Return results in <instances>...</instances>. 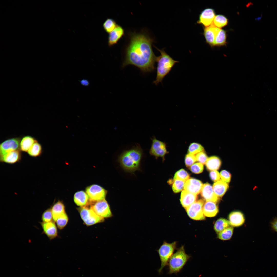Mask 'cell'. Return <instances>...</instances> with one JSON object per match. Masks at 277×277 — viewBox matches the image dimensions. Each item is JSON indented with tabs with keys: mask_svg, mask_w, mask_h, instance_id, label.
<instances>
[{
	"mask_svg": "<svg viewBox=\"0 0 277 277\" xmlns=\"http://www.w3.org/2000/svg\"><path fill=\"white\" fill-rule=\"evenodd\" d=\"M233 232V228L230 226L217 234L218 238L222 240H229L232 237Z\"/></svg>",
	"mask_w": 277,
	"mask_h": 277,
	"instance_id": "obj_32",
	"label": "cell"
},
{
	"mask_svg": "<svg viewBox=\"0 0 277 277\" xmlns=\"http://www.w3.org/2000/svg\"><path fill=\"white\" fill-rule=\"evenodd\" d=\"M78 211L81 217L87 226H91L104 221V218L98 215L87 206L80 207L78 209Z\"/></svg>",
	"mask_w": 277,
	"mask_h": 277,
	"instance_id": "obj_6",
	"label": "cell"
},
{
	"mask_svg": "<svg viewBox=\"0 0 277 277\" xmlns=\"http://www.w3.org/2000/svg\"><path fill=\"white\" fill-rule=\"evenodd\" d=\"M226 31L220 29L215 38L214 46H221L225 45L226 43Z\"/></svg>",
	"mask_w": 277,
	"mask_h": 277,
	"instance_id": "obj_29",
	"label": "cell"
},
{
	"mask_svg": "<svg viewBox=\"0 0 277 277\" xmlns=\"http://www.w3.org/2000/svg\"><path fill=\"white\" fill-rule=\"evenodd\" d=\"M86 192L91 202L105 199L107 193V191L106 190L97 184L92 185L87 187L86 189Z\"/></svg>",
	"mask_w": 277,
	"mask_h": 277,
	"instance_id": "obj_9",
	"label": "cell"
},
{
	"mask_svg": "<svg viewBox=\"0 0 277 277\" xmlns=\"http://www.w3.org/2000/svg\"><path fill=\"white\" fill-rule=\"evenodd\" d=\"M156 49L160 53V55L156 57L157 62V75L156 80L153 83L157 85L162 82L163 79L169 73L176 63L179 61L174 60L168 54L164 49Z\"/></svg>",
	"mask_w": 277,
	"mask_h": 277,
	"instance_id": "obj_3",
	"label": "cell"
},
{
	"mask_svg": "<svg viewBox=\"0 0 277 277\" xmlns=\"http://www.w3.org/2000/svg\"><path fill=\"white\" fill-rule=\"evenodd\" d=\"M262 13H261V15L260 17H257V18H256V20H260L261 19V18H262Z\"/></svg>",
	"mask_w": 277,
	"mask_h": 277,
	"instance_id": "obj_45",
	"label": "cell"
},
{
	"mask_svg": "<svg viewBox=\"0 0 277 277\" xmlns=\"http://www.w3.org/2000/svg\"><path fill=\"white\" fill-rule=\"evenodd\" d=\"M176 246V242L171 243L165 242L157 250L161 262L160 267L158 270L159 273L160 274L163 268L167 265L169 261L173 254Z\"/></svg>",
	"mask_w": 277,
	"mask_h": 277,
	"instance_id": "obj_5",
	"label": "cell"
},
{
	"mask_svg": "<svg viewBox=\"0 0 277 277\" xmlns=\"http://www.w3.org/2000/svg\"><path fill=\"white\" fill-rule=\"evenodd\" d=\"M51 209L53 220L55 222L59 217L66 213L64 205L60 201H58L54 203Z\"/></svg>",
	"mask_w": 277,
	"mask_h": 277,
	"instance_id": "obj_25",
	"label": "cell"
},
{
	"mask_svg": "<svg viewBox=\"0 0 277 277\" xmlns=\"http://www.w3.org/2000/svg\"><path fill=\"white\" fill-rule=\"evenodd\" d=\"M143 155V149L139 144H137L123 152L119 156L118 161L124 170L133 173L140 170Z\"/></svg>",
	"mask_w": 277,
	"mask_h": 277,
	"instance_id": "obj_2",
	"label": "cell"
},
{
	"mask_svg": "<svg viewBox=\"0 0 277 277\" xmlns=\"http://www.w3.org/2000/svg\"><path fill=\"white\" fill-rule=\"evenodd\" d=\"M153 40L144 33L131 34L130 43L126 51L123 67L134 65L143 72H150L155 69L156 57L152 45Z\"/></svg>",
	"mask_w": 277,
	"mask_h": 277,
	"instance_id": "obj_1",
	"label": "cell"
},
{
	"mask_svg": "<svg viewBox=\"0 0 277 277\" xmlns=\"http://www.w3.org/2000/svg\"><path fill=\"white\" fill-rule=\"evenodd\" d=\"M189 175L187 172L183 169H181L175 174L174 180L178 179L186 181L189 179Z\"/></svg>",
	"mask_w": 277,
	"mask_h": 277,
	"instance_id": "obj_36",
	"label": "cell"
},
{
	"mask_svg": "<svg viewBox=\"0 0 277 277\" xmlns=\"http://www.w3.org/2000/svg\"><path fill=\"white\" fill-rule=\"evenodd\" d=\"M220 29L212 24L208 27H204V35L207 43L211 46H214L215 38Z\"/></svg>",
	"mask_w": 277,
	"mask_h": 277,
	"instance_id": "obj_17",
	"label": "cell"
},
{
	"mask_svg": "<svg viewBox=\"0 0 277 277\" xmlns=\"http://www.w3.org/2000/svg\"><path fill=\"white\" fill-rule=\"evenodd\" d=\"M204 150L203 147L201 144L193 142L190 144L187 151L188 153L195 155Z\"/></svg>",
	"mask_w": 277,
	"mask_h": 277,
	"instance_id": "obj_31",
	"label": "cell"
},
{
	"mask_svg": "<svg viewBox=\"0 0 277 277\" xmlns=\"http://www.w3.org/2000/svg\"><path fill=\"white\" fill-rule=\"evenodd\" d=\"M117 25L115 20L111 18H108L104 22L103 27L104 30L107 33H109L116 28Z\"/></svg>",
	"mask_w": 277,
	"mask_h": 277,
	"instance_id": "obj_33",
	"label": "cell"
},
{
	"mask_svg": "<svg viewBox=\"0 0 277 277\" xmlns=\"http://www.w3.org/2000/svg\"><path fill=\"white\" fill-rule=\"evenodd\" d=\"M203 185L202 182L195 179H189L185 182L184 190L192 193L197 195L202 190Z\"/></svg>",
	"mask_w": 277,
	"mask_h": 277,
	"instance_id": "obj_13",
	"label": "cell"
},
{
	"mask_svg": "<svg viewBox=\"0 0 277 277\" xmlns=\"http://www.w3.org/2000/svg\"><path fill=\"white\" fill-rule=\"evenodd\" d=\"M204 203V200L200 199L188 207L186 210L189 217L195 220H204L205 217L203 210Z\"/></svg>",
	"mask_w": 277,
	"mask_h": 277,
	"instance_id": "obj_8",
	"label": "cell"
},
{
	"mask_svg": "<svg viewBox=\"0 0 277 277\" xmlns=\"http://www.w3.org/2000/svg\"><path fill=\"white\" fill-rule=\"evenodd\" d=\"M271 227L273 229L277 232V218L275 219L271 223Z\"/></svg>",
	"mask_w": 277,
	"mask_h": 277,
	"instance_id": "obj_43",
	"label": "cell"
},
{
	"mask_svg": "<svg viewBox=\"0 0 277 277\" xmlns=\"http://www.w3.org/2000/svg\"><path fill=\"white\" fill-rule=\"evenodd\" d=\"M191 171L193 173L198 174L202 172L204 169L203 164L200 163L194 164L190 167Z\"/></svg>",
	"mask_w": 277,
	"mask_h": 277,
	"instance_id": "obj_39",
	"label": "cell"
},
{
	"mask_svg": "<svg viewBox=\"0 0 277 277\" xmlns=\"http://www.w3.org/2000/svg\"><path fill=\"white\" fill-rule=\"evenodd\" d=\"M185 181L178 180H173L172 188L173 191L175 193L180 192L184 189Z\"/></svg>",
	"mask_w": 277,
	"mask_h": 277,
	"instance_id": "obj_34",
	"label": "cell"
},
{
	"mask_svg": "<svg viewBox=\"0 0 277 277\" xmlns=\"http://www.w3.org/2000/svg\"><path fill=\"white\" fill-rule=\"evenodd\" d=\"M90 208L102 218H109L112 216L109 204L105 199L95 202H90Z\"/></svg>",
	"mask_w": 277,
	"mask_h": 277,
	"instance_id": "obj_7",
	"label": "cell"
},
{
	"mask_svg": "<svg viewBox=\"0 0 277 277\" xmlns=\"http://www.w3.org/2000/svg\"><path fill=\"white\" fill-rule=\"evenodd\" d=\"M213 9L207 8L202 11L199 15L197 23L201 24L205 27L210 26L212 23L215 16Z\"/></svg>",
	"mask_w": 277,
	"mask_h": 277,
	"instance_id": "obj_12",
	"label": "cell"
},
{
	"mask_svg": "<svg viewBox=\"0 0 277 277\" xmlns=\"http://www.w3.org/2000/svg\"><path fill=\"white\" fill-rule=\"evenodd\" d=\"M152 143L150 150L149 153L151 155L156 158L161 157L164 158L166 154L168 153L166 144L155 137L152 139Z\"/></svg>",
	"mask_w": 277,
	"mask_h": 277,
	"instance_id": "obj_10",
	"label": "cell"
},
{
	"mask_svg": "<svg viewBox=\"0 0 277 277\" xmlns=\"http://www.w3.org/2000/svg\"><path fill=\"white\" fill-rule=\"evenodd\" d=\"M43 230V233L45 234L50 240L53 239L58 236L57 227L54 222H40Z\"/></svg>",
	"mask_w": 277,
	"mask_h": 277,
	"instance_id": "obj_15",
	"label": "cell"
},
{
	"mask_svg": "<svg viewBox=\"0 0 277 277\" xmlns=\"http://www.w3.org/2000/svg\"><path fill=\"white\" fill-rule=\"evenodd\" d=\"M228 187L227 183L220 180L214 183L213 186L214 193L219 197H221L223 196Z\"/></svg>",
	"mask_w": 277,
	"mask_h": 277,
	"instance_id": "obj_24",
	"label": "cell"
},
{
	"mask_svg": "<svg viewBox=\"0 0 277 277\" xmlns=\"http://www.w3.org/2000/svg\"><path fill=\"white\" fill-rule=\"evenodd\" d=\"M21 151L17 149L8 152L0 156V161L9 164H13L19 162L22 159Z\"/></svg>",
	"mask_w": 277,
	"mask_h": 277,
	"instance_id": "obj_14",
	"label": "cell"
},
{
	"mask_svg": "<svg viewBox=\"0 0 277 277\" xmlns=\"http://www.w3.org/2000/svg\"><path fill=\"white\" fill-rule=\"evenodd\" d=\"M81 84L85 86H88L89 84V82L87 80H82L81 81Z\"/></svg>",
	"mask_w": 277,
	"mask_h": 277,
	"instance_id": "obj_44",
	"label": "cell"
},
{
	"mask_svg": "<svg viewBox=\"0 0 277 277\" xmlns=\"http://www.w3.org/2000/svg\"><path fill=\"white\" fill-rule=\"evenodd\" d=\"M41 219L43 222L52 221L53 218L51 208H48L44 211L42 215Z\"/></svg>",
	"mask_w": 277,
	"mask_h": 277,
	"instance_id": "obj_37",
	"label": "cell"
},
{
	"mask_svg": "<svg viewBox=\"0 0 277 277\" xmlns=\"http://www.w3.org/2000/svg\"><path fill=\"white\" fill-rule=\"evenodd\" d=\"M27 152L31 157H36L39 156L43 152L42 146L37 141L32 145Z\"/></svg>",
	"mask_w": 277,
	"mask_h": 277,
	"instance_id": "obj_28",
	"label": "cell"
},
{
	"mask_svg": "<svg viewBox=\"0 0 277 277\" xmlns=\"http://www.w3.org/2000/svg\"><path fill=\"white\" fill-rule=\"evenodd\" d=\"M228 23L227 18L223 15L219 14L215 16L212 24L220 28L226 26Z\"/></svg>",
	"mask_w": 277,
	"mask_h": 277,
	"instance_id": "obj_30",
	"label": "cell"
},
{
	"mask_svg": "<svg viewBox=\"0 0 277 277\" xmlns=\"http://www.w3.org/2000/svg\"><path fill=\"white\" fill-rule=\"evenodd\" d=\"M209 176L211 180L214 182L220 180V174L216 170L211 171L210 172Z\"/></svg>",
	"mask_w": 277,
	"mask_h": 277,
	"instance_id": "obj_42",
	"label": "cell"
},
{
	"mask_svg": "<svg viewBox=\"0 0 277 277\" xmlns=\"http://www.w3.org/2000/svg\"><path fill=\"white\" fill-rule=\"evenodd\" d=\"M201 194V196L206 201L216 203L219 199V197L214 193L213 187L208 183L203 185Z\"/></svg>",
	"mask_w": 277,
	"mask_h": 277,
	"instance_id": "obj_16",
	"label": "cell"
},
{
	"mask_svg": "<svg viewBox=\"0 0 277 277\" xmlns=\"http://www.w3.org/2000/svg\"><path fill=\"white\" fill-rule=\"evenodd\" d=\"M203 212L205 216L212 217L215 216L217 214L219 209L216 203L206 201L203 207Z\"/></svg>",
	"mask_w": 277,
	"mask_h": 277,
	"instance_id": "obj_21",
	"label": "cell"
},
{
	"mask_svg": "<svg viewBox=\"0 0 277 277\" xmlns=\"http://www.w3.org/2000/svg\"><path fill=\"white\" fill-rule=\"evenodd\" d=\"M21 139V138L18 137L10 138L1 143L0 145V156L12 151L20 149Z\"/></svg>",
	"mask_w": 277,
	"mask_h": 277,
	"instance_id": "obj_11",
	"label": "cell"
},
{
	"mask_svg": "<svg viewBox=\"0 0 277 277\" xmlns=\"http://www.w3.org/2000/svg\"><path fill=\"white\" fill-rule=\"evenodd\" d=\"M220 177L221 180L227 183H228L230 182L231 175V174L226 170H223L221 171L220 173Z\"/></svg>",
	"mask_w": 277,
	"mask_h": 277,
	"instance_id": "obj_41",
	"label": "cell"
},
{
	"mask_svg": "<svg viewBox=\"0 0 277 277\" xmlns=\"http://www.w3.org/2000/svg\"><path fill=\"white\" fill-rule=\"evenodd\" d=\"M196 161V160L195 155L188 153L185 155V162L187 167H190Z\"/></svg>",
	"mask_w": 277,
	"mask_h": 277,
	"instance_id": "obj_38",
	"label": "cell"
},
{
	"mask_svg": "<svg viewBox=\"0 0 277 277\" xmlns=\"http://www.w3.org/2000/svg\"><path fill=\"white\" fill-rule=\"evenodd\" d=\"M221 165V161L217 157L211 156L208 158L205 163L206 168L210 171L218 170Z\"/></svg>",
	"mask_w": 277,
	"mask_h": 277,
	"instance_id": "obj_26",
	"label": "cell"
},
{
	"mask_svg": "<svg viewBox=\"0 0 277 277\" xmlns=\"http://www.w3.org/2000/svg\"><path fill=\"white\" fill-rule=\"evenodd\" d=\"M74 201L77 206L80 207L87 206L90 205V202L86 193L82 191L76 192L74 197Z\"/></svg>",
	"mask_w": 277,
	"mask_h": 277,
	"instance_id": "obj_22",
	"label": "cell"
},
{
	"mask_svg": "<svg viewBox=\"0 0 277 277\" xmlns=\"http://www.w3.org/2000/svg\"><path fill=\"white\" fill-rule=\"evenodd\" d=\"M190 256L185 252L183 246H182L170 259L167 264L168 274L177 273L186 264Z\"/></svg>",
	"mask_w": 277,
	"mask_h": 277,
	"instance_id": "obj_4",
	"label": "cell"
},
{
	"mask_svg": "<svg viewBox=\"0 0 277 277\" xmlns=\"http://www.w3.org/2000/svg\"><path fill=\"white\" fill-rule=\"evenodd\" d=\"M124 34V30L121 26L118 25L116 28L109 33L108 45L112 46L116 44Z\"/></svg>",
	"mask_w": 277,
	"mask_h": 277,
	"instance_id": "obj_18",
	"label": "cell"
},
{
	"mask_svg": "<svg viewBox=\"0 0 277 277\" xmlns=\"http://www.w3.org/2000/svg\"><path fill=\"white\" fill-rule=\"evenodd\" d=\"M68 218L66 213L59 217L56 221L58 227L60 230L64 228L67 225Z\"/></svg>",
	"mask_w": 277,
	"mask_h": 277,
	"instance_id": "obj_35",
	"label": "cell"
},
{
	"mask_svg": "<svg viewBox=\"0 0 277 277\" xmlns=\"http://www.w3.org/2000/svg\"><path fill=\"white\" fill-rule=\"evenodd\" d=\"M196 161L199 162L203 164H205L208 159L207 156L205 152L203 151L200 152L196 155Z\"/></svg>",
	"mask_w": 277,
	"mask_h": 277,
	"instance_id": "obj_40",
	"label": "cell"
},
{
	"mask_svg": "<svg viewBox=\"0 0 277 277\" xmlns=\"http://www.w3.org/2000/svg\"><path fill=\"white\" fill-rule=\"evenodd\" d=\"M37 140L29 135L24 136L21 138L19 144V149L21 151L27 152L32 145Z\"/></svg>",
	"mask_w": 277,
	"mask_h": 277,
	"instance_id": "obj_23",
	"label": "cell"
},
{
	"mask_svg": "<svg viewBox=\"0 0 277 277\" xmlns=\"http://www.w3.org/2000/svg\"><path fill=\"white\" fill-rule=\"evenodd\" d=\"M230 225L229 220L223 218L218 219L215 223L214 229L217 234L225 229L230 227Z\"/></svg>",
	"mask_w": 277,
	"mask_h": 277,
	"instance_id": "obj_27",
	"label": "cell"
},
{
	"mask_svg": "<svg viewBox=\"0 0 277 277\" xmlns=\"http://www.w3.org/2000/svg\"><path fill=\"white\" fill-rule=\"evenodd\" d=\"M196 195L185 190L182 192L180 201L182 206L186 209L192 204L195 202L197 199Z\"/></svg>",
	"mask_w": 277,
	"mask_h": 277,
	"instance_id": "obj_20",
	"label": "cell"
},
{
	"mask_svg": "<svg viewBox=\"0 0 277 277\" xmlns=\"http://www.w3.org/2000/svg\"><path fill=\"white\" fill-rule=\"evenodd\" d=\"M228 219L230 225L234 227L241 226L245 220L243 214L238 211H233L230 213L228 216Z\"/></svg>",
	"mask_w": 277,
	"mask_h": 277,
	"instance_id": "obj_19",
	"label": "cell"
}]
</instances>
